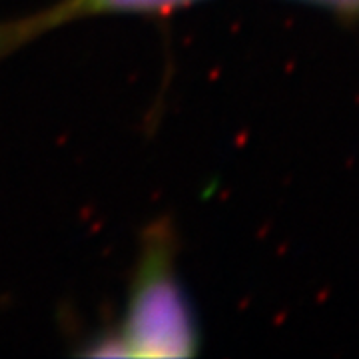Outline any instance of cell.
Returning a JSON list of instances; mask_svg holds the SVG:
<instances>
[{"mask_svg":"<svg viewBox=\"0 0 359 359\" xmlns=\"http://www.w3.org/2000/svg\"><path fill=\"white\" fill-rule=\"evenodd\" d=\"M192 2L198 0H60L48 11H42L26 20L0 26V54L13 50L16 44L34 39L54 26L66 25L84 16L114 13L160 14L188 6Z\"/></svg>","mask_w":359,"mask_h":359,"instance_id":"cell-2","label":"cell"},{"mask_svg":"<svg viewBox=\"0 0 359 359\" xmlns=\"http://www.w3.org/2000/svg\"><path fill=\"white\" fill-rule=\"evenodd\" d=\"M309 2H316L320 6L332 8L335 13L349 14V16L359 14V0H309Z\"/></svg>","mask_w":359,"mask_h":359,"instance_id":"cell-3","label":"cell"},{"mask_svg":"<svg viewBox=\"0 0 359 359\" xmlns=\"http://www.w3.org/2000/svg\"><path fill=\"white\" fill-rule=\"evenodd\" d=\"M112 344V355L130 358H190L196 351L198 334L192 313L162 238L146 248L126 320Z\"/></svg>","mask_w":359,"mask_h":359,"instance_id":"cell-1","label":"cell"}]
</instances>
